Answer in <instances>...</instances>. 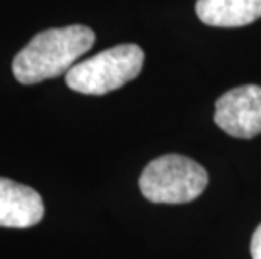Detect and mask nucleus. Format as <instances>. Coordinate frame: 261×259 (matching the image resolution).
I'll use <instances>...</instances> for the list:
<instances>
[{"mask_svg": "<svg viewBox=\"0 0 261 259\" xmlns=\"http://www.w3.org/2000/svg\"><path fill=\"white\" fill-rule=\"evenodd\" d=\"M197 17L213 27H243L261 19V0H197Z\"/></svg>", "mask_w": 261, "mask_h": 259, "instance_id": "nucleus-6", "label": "nucleus"}, {"mask_svg": "<svg viewBox=\"0 0 261 259\" xmlns=\"http://www.w3.org/2000/svg\"><path fill=\"white\" fill-rule=\"evenodd\" d=\"M94 44V32L86 25L56 27L39 32L14 57L12 73L20 84H37L73 68Z\"/></svg>", "mask_w": 261, "mask_h": 259, "instance_id": "nucleus-1", "label": "nucleus"}, {"mask_svg": "<svg viewBox=\"0 0 261 259\" xmlns=\"http://www.w3.org/2000/svg\"><path fill=\"white\" fill-rule=\"evenodd\" d=\"M251 257L261 259V224L256 227L251 238Z\"/></svg>", "mask_w": 261, "mask_h": 259, "instance_id": "nucleus-7", "label": "nucleus"}, {"mask_svg": "<svg viewBox=\"0 0 261 259\" xmlns=\"http://www.w3.org/2000/svg\"><path fill=\"white\" fill-rule=\"evenodd\" d=\"M145 54L137 44H120L74 64L66 73V84L83 95H107L135 79Z\"/></svg>", "mask_w": 261, "mask_h": 259, "instance_id": "nucleus-2", "label": "nucleus"}, {"mask_svg": "<svg viewBox=\"0 0 261 259\" xmlns=\"http://www.w3.org/2000/svg\"><path fill=\"white\" fill-rule=\"evenodd\" d=\"M214 121L229 136L251 140L261 135V86L246 84L216 101Z\"/></svg>", "mask_w": 261, "mask_h": 259, "instance_id": "nucleus-4", "label": "nucleus"}, {"mask_svg": "<svg viewBox=\"0 0 261 259\" xmlns=\"http://www.w3.org/2000/svg\"><path fill=\"white\" fill-rule=\"evenodd\" d=\"M42 217L44 202L34 189L0 177V227H32Z\"/></svg>", "mask_w": 261, "mask_h": 259, "instance_id": "nucleus-5", "label": "nucleus"}, {"mask_svg": "<svg viewBox=\"0 0 261 259\" xmlns=\"http://www.w3.org/2000/svg\"><path fill=\"white\" fill-rule=\"evenodd\" d=\"M207 184L209 175L202 165L175 153L152 160L138 179L143 197L153 204L192 202Z\"/></svg>", "mask_w": 261, "mask_h": 259, "instance_id": "nucleus-3", "label": "nucleus"}]
</instances>
